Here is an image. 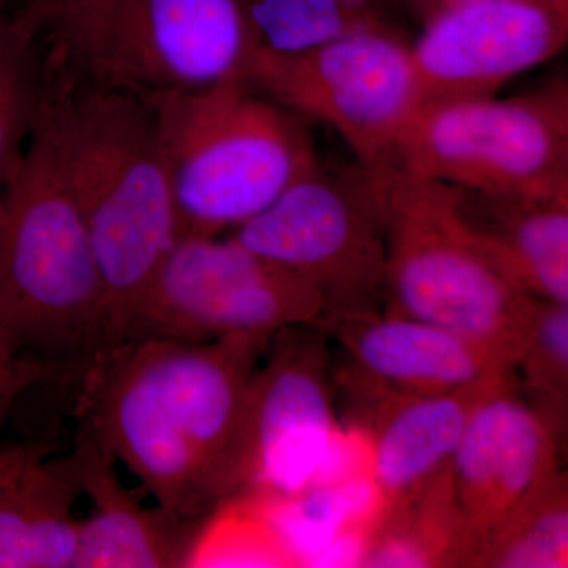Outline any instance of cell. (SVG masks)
Masks as SVG:
<instances>
[{
    "label": "cell",
    "mask_w": 568,
    "mask_h": 568,
    "mask_svg": "<svg viewBox=\"0 0 568 568\" xmlns=\"http://www.w3.org/2000/svg\"><path fill=\"white\" fill-rule=\"evenodd\" d=\"M272 335L123 339L84 369L78 422L156 506L204 521L241 491L246 402Z\"/></svg>",
    "instance_id": "cell-1"
},
{
    "label": "cell",
    "mask_w": 568,
    "mask_h": 568,
    "mask_svg": "<svg viewBox=\"0 0 568 568\" xmlns=\"http://www.w3.org/2000/svg\"><path fill=\"white\" fill-rule=\"evenodd\" d=\"M37 129L88 227L104 290L103 342L118 346L182 237L151 106L82 80L44 51Z\"/></svg>",
    "instance_id": "cell-2"
},
{
    "label": "cell",
    "mask_w": 568,
    "mask_h": 568,
    "mask_svg": "<svg viewBox=\"0 0 568 568\" xmlns=\"http://www.w3.org/2000/svg\"><path fill=\"white\" fill-rule=\"evenodd\" d=\"M145 102L182 235L233 233L321 163L301 115L248 80Z\"/></svg>",
    "instance_id": "cell-3"
},
{
    "label": "cell",
    "mask_w": 568,
    "mask_h": 568,
    "mask_svg": "<svg viewBox=\"0 0 568 568\" xmlns=\"http://www.w3.org/2000/svg\"><path fill=\"white\" fill-rule=\"evenodd\" d=\"M47 52L142 100L248 80L260 44L244 0H28Z\"/></svg>",
    "instance_id": "cell-4"
},
{
    "label": "cell",
    "mask_w": 568,
    "mask_h": 568,
    "mask_svg": "<svg viewBox=\"0 0 568 568\" xmlns=\"http://www.w3.org/2000/svg\"><path fill=\"white\" fill-rule=\"evenodd\" d=\"M103 328V282L88 227L36 126L0 190V331L26 353L84 372Z\"/></svg>",
    "instance_id": "cell-5"
},
{
    "label": "cell",
    "mask_w": 568,
    "mask_h": 568,
    "mask_svg": "<svg viewBox=\"0 0 568 568\" xmlns=\"http://www.w3.org/2000/svg\"><path fill=\"white\" fill-rule=\"evenodd\" d=\"M386 216L383 313L439 325L517 366L540 298L504 280L452 226L443 183L373 170Z\"/></svg>",
    "instance_id": "cell-6"
},
{
    "label": "cell",
    "mask_w": 568,
    "mask_h": 568,
    "mask_svg": "<svg viewBox=\"0 0 568 568\" xmlns=\"http://www.w3.org/2000/svg\"><path fill=\"white\" fill-rule=\"evenodd\" d=\"M230 235L320 291L317 324L383 313L386 216L375 171L320 163Z\"/></svg>",
    "instance_id": "cell-7"
},
{
    "label": "cell",
    "mask_w": 568,
    "mask_h": 568,
    "mask_svg": "<svg viewBox=\"0 0 568 568\" xmlns=\"http://www.w3.org/2000/svg\"><path fill=\"white\" fill-rule=\"evenodd\" d=\"M392 168L481 192L568 190L567 78L506 99L424 104Z\"/></svg>",
    "instance_id": "cell-8"
},
{
    "label": "cell",
    "mask_w": 568,
    "mask_h": 568,
    "mask_svg": "<svg viewBox=\"0 0 568 568\" xmlns=\"http://www.w3.org/2000/svg\"><path fill=\"white\" fill-rule=\"evenodd\" d=\"M248 81L294 114L331 125L368 170L394 166L424 106L399 31L358 32L294 54L257 50Z\"/></svg>",
    "instance_id": "cell-9"
},
{
    "label": "cell",
    "mask_w": 568,
    "mask_h": 568,
    "mask_svg": "<svg viewBox=\"0 0 568 568\" xmlns=\"http://www.w3.org/2000/svg\"><path fill=\"white\" fill-rule=\"evenodd\" d=\"M324 302L301 275L230 234L182 235L149 287L132 336L200 343L317 324ZM125 338V339H126Z\"/></svg>",
    "instance_id": "cell-10"
},
{
    "label": "cell",
    "mask_w": 568,
    "mask_h": 568,
    "mask_svg": "<svg viewBox=\"0 0 568 568\" xmlns=\"http://www.w3.org/2000/svg\"><path fill=\"white\" fill-rule=\"evenodd\" d=\"M336 425L327 332L320 324L280 328L250 386L237 496L268 500L305 491Z\"/></svg>",
    "instance_id": "cell-11"
},
{
    "label": "cell",
    "mask_w": 568,
    "mask_h": 568,
    "mask_svg": "<svg viewBox=\"0 0 568 568\" xmlns=\"http://www.w3.org/2000/svg\"><path fill=\"white\" fill-rule=\"evenodd\" d=\"M567 41L568 0H469L426 22L410 43L422 102L497 95Z\"/></svg>",
    "instance_id": "cell-12"
},
{
    "label": "cell",
    "mask_w": 568,
    "mask_h": 568,
    "mask_svg": "<svg viewBox=\"0 0 568 568\" xmlns=\"http://www.w3.org/2000/svg\"><path fill=\"white\" fill-rule=\"evenodd\" d=\"M517 375L440 395L398 390L353 365L335 368L349 425L362 429L372 446V476L386 506L413 495L443 473L457 450L477 406Z\"/></svg>",
    "instance_id": "cell-13"
},
{
    "label": "cell",
    "mask_w": 568,
    "mask_h": 568,
    "mask_svg": "<svg viewBox=\"0 0 568 568\" xmlns=\"http://www.w3.org/2000/svg\"><path fill=\"white\" fill-rule=\"evenodd\" d=\"M562 436L521 394L518 381L477 406L450 469L458 506L478 547L523 497L562 469Z\"/></svg>",
    "instance_id": "cell-14"
},
{
    "label": "cell",
    "mask_w": 568,
    "mask_h": 568,
    "mask_svg": "<svg viewBox=\"0 0 568 568\" xmlns=\"http://www.w3.org/2000/svg\"><path fill=\"white\" fill-rule=\"evenodd\" d=\"M443 189L452 226L493 271L523 293L568 305V190Z\"/></svg>",
    "instance_id": "cell-15"
},
{
    "label": "cell",
    "mask_w": 568,
    "mask_h": 568,
    "mask_svg": "<svg viewBox=\"0 0 568 568\" xmlns=\"http://www.w3.org/2000/svg\"><path fill=\"white\" fill-rule=\"evenodd\" d=\"M321 327L347 364L407 394H448L515 376V366L499 354L424 321L372 313Z\"/></svg>",
    "instance_id": "cell-16"
},
{
    "label": "cell",
    "mask_w": 568,
    "mask_h": 568,
    "mask_svg": "<svg viewBox=\"0 0 568 568\" xmlns=\"http://www.w3.org/2000/svg\"><path fill=\"white\" fill-rule=\"evenodd\" d=\"M71 454L82 496L91 500V514L80 521L74 568L190 567L204 521L142 506L122 484L111 452L80 422Z\"/></svg>",
    "instance_id": "cell-17"
},
{
    "label": "cell",
    "mask_w": 568,
    "mask_h": 568,
    "mask_svg": "<svg viewBox=\"0 0 568 568\" xmlns=\"http://www.w3.org/2000/svg\"><path fill=\"white\" fill-rule=\"evenodd\" d=\"M82 497L73 454L28 452L0 478V568H74Z\"/></svg>",
    "instance_id": "cell-18"
},
{
    "label": "cell",
    "mask_w": 568,
    "mask_h": 568,
    "mask_svg": "<svg viewBox=\"0 0 568 568\" xmlns=\"http://www.w3.org/2000/svg\"><path fill=\"white\" fill-rule=\"evenodd\" d=\"M478 540L458 506L450 465L413 495L384 508L364 567H473Z\"/></svg>",
    "instance_id": "cell-19"
},
{
    "label": "cell",
    "mask_w": 568,
    "mask_h": 568,
    "mask_svg": "<svg viewBox=\"0 0 568 568\" xmlns=\"http://www.w3.org/2000/svg\"><path fill=\"white\" fill-rule=\"evenodd\" d=\"M252 500L275 530L294 567H308L342 530L355 526L375 529L386 508L372 476L308 488L283 499Z\"/></svg>",
    "instance_id": "cell-20"
},
{
    "label": "cell",
    "mask_w": 568,
    "mask_h": 568,
    "mask_svg": "<svg viewBox=\"0 0 568 568\" xmlns=\"http://www.w3.org/2000/svg\"><path fill=\"white\" fill-rule=\"evenodd\" d=\"M260 50L294 54L368 31H403L388 0H244Z\"/></svg>",
    "instance_id": "cell-21"
},
{
    "label": "cell",
    "mask_w": 568,
    "mask_h": 568,
    "mask_svg": "<svg viewBox=\"0 0 568 568\" xmlns=\"http://www.w3.org/2000/svg\"><path fill=\"white\" fill-rule=\"evenodd\" d=\"M44 43L22 7L0 11V190L13 178L39 122Z\"/></svg>",
    "instance_id": "cell-22"
},
{
    "label": "cell",
    "mask_w": 568,
    "mask_h": 568,
    "mask_svg": "<svg viewBox=\"0 0 568 568\" xmlns=\"http://www.w3.org/2000/svg\"><path fill=\"white\" fill-rule=\"evenodd\" d=\"M473 567H568V480L562 469L523 497L481 541Z\"/></svg>",
    "instance_id": "cell-23"
},
{
    "label": "cell",
    "mask_w": 568,
    "mask_h": 568,
    "mask_svg": "<svg viewBox=\"0 0 568 568\" xmlns=\"http://www.w3.org/2000/svg\"><path fill=\"white\" fill-rule=\"evenodd\" d=\"M521 394L558 426L567 428L568 305L541 301L532 332L515 366Z\"/></svg>",
    "instance_id": "cell-24"
},
{
    "label": "cell",
    "mask_w": 568,
    "mask_h": 568,
    "mask_svg": "<svg viewBox=\"0 0 568 568\" xmlns=\"http://www.w3.org/2000/svg\"><path fill=\"white\" fill-rule=\"evenodd\" d=\"M63 369L61 364L26 353L0 331V429L26 392Z\"/></svg>",
    "instance_id": "cell-25"
},
{
    "label": "cell",
    "mask_w": 568,
    "mask_h": 568,
    "mask_svg": "<svg viewBox=\"0 0 568 568\" xmlns=\"http://www.w3.org/2000/svg\"><path fill=\"white\" fill-rule=\"evenodd\" d=\"M373 530L362 526L342 530L323 551L317 552L308 567H364Z\"/></svg>",
    "instance_id": "cell-26"
},
{
    "label": "cell",
    "mask_w": 568,
    "mask_h": 568,
    "mask_svg": "<svg viewBox=\"0 0 568 568\" xmlns=\"http://www.w3.org/2000/svg\"><path fill=\"white\" fill-rule=\"evenodd\" d=\"M399 17L409 18L424 28L426 22L435 20L437 14L469 2V0H388Z\"/></svg>",
    "instance_id": "cell-27"
},
{
    "label": "cell",
    "mask_w": 568,
    "mask_h": 568,
    "mask_svg": "<svg viewBox=\"0 0 568 568\" xmlns=\"http://www.w3.org/2000/svg\"><path fill=\"white\" fill-rule=\"evenodd\" d=\"M29 447H10V450L7 452L6 457L0 459V478L6 476L7 470L10 469L11 466L14 465V463L18 462L22 457V455L28 452Z\"/></svg>",
    "instance_id": "cell-28"
},
{
    "label": "cell",
    "mask_w": 568,
    "mask_h": 568,
    "mask_svg": "<svg viewBox=\"0 0 568 568\" xmlns=\"http://www.w3.org/2000/svg\"><path fill=\"white\" fill-rule=\"evenodd\" d=\"M26 0H0V11L17 9Z\"/></svg>",
    "instance_id": "cell-29"
},
{
    "label": "cell",
    "mask_w": 568,
    "mask_h": 568,
    "mask_svg": "<svg viewBox=\"0 0 568 568\" xmlns=\"http://www.w3.org/2000/svg\"><path fill=\"white\" fill-rule=\"evenodd\" d=\"M9 450H10V448H0V459L6 457L7 452H9Z\"/></svg>",
    "instance_id": "cell-30"
}]
</instances>
